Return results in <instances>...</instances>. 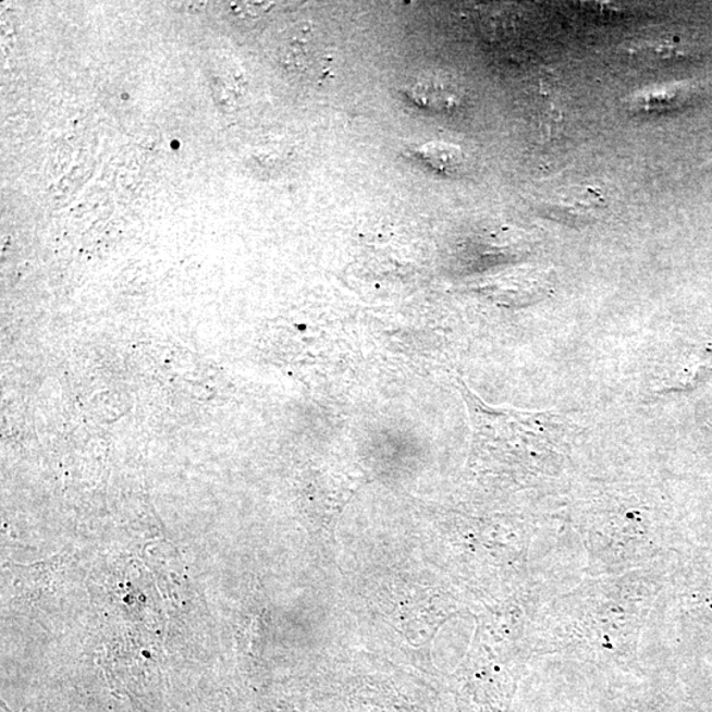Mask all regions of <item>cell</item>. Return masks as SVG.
<instances>
[{
    "label": "cell",
    "mask_w": 712,
    "mask_h": 712,
    "mask_svg": "<svg viewBox=\"0 0 712 712\" xmlns=\"http://www.w3.org/2000/svg\"><path fill=\"white\" fill-rule=\"evenodd\" d=\"M409 97L422 108L450 110L461 101V96L450 79L428 74L415 81L409 87Z\"/></svg>",
    "instance_id": "1"
},
{
    "label": "cell",
    "mask_w": 712,
    "mask_h": 712,
    "mask_svg": "<svg viewBox=\"0 0 712 712\" xmlns=\"http://www.w3.org/2000/svg\"><path fill=\"white\" fill-rule=\"evenodd\" d=\"M603 206L602 197L592 189L573 187L545 204L549 214L558 218H587Z\"/></svg>",
    "instance_id": "2"
},
{
    "label": "cell",
    "mask_w": 712,
    "mask_h": 712,
    "mask_svg": "<svg viewBox=\"0 0 712 712\" xmlns=\"http://www.w3.org/2000/svg\"><path fill=\"white\" fill-rule=\"evenodd\" d=\"M418 155L435 171L445 174L459 172L465 164V156L458 146L446 142H430L418 148Z\"/></svg>",
    "instance_id": "3"
},
{
    "label": "cell",
    "mask_w": 712,
    "mask_h": 712,
    "mask_svg": "<svg viewBox=\"0 0 712 712\" xmlns=\"http://www.w3.org/2000/svg\"><path fill=\"white\" fill-rule=\"evenodd\" d=\"M230 11L240 17H260L270 11L274 3L271 2H235L230 3Z\"/></svg>",
    "instance_id": "4"
},
{
    "label": "cell",
    "mask_w": 712,
    "mask_h": 712,
    "mask_svg": "<svg viewBox=\"0 0 712 712\" xmlns=\"http://www.w3.org/2000/svg\"><path fill=\"white\" fill-rule=\"evenodd\" d=\"M179 5H183V9L186 12H198L199 10H202L206 5L205 2H184V3H177Z\"/></svg>",
    "instance_id": "5"
}]
</instances>
